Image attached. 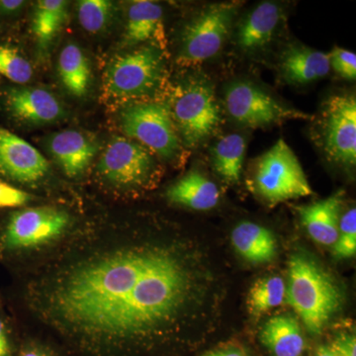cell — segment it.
Wrapping results in <instances>:
<instances>
[{
	"label": "cell",
	"instance_id": "obj_34",
	"mask_svg": "<svg viewBox=\"0 0 356 356\" xmlns=\"http://www.w3.org/2000/svg\"><path fill=\"white\" fill-rule=\"evenodd\" d=\"M10 355V346L7 337L6 327L3 322L0 320V356H9Z\"/></svg>",
	"mask_w": 356,
	"mask_h": 356
},
{
	"label": "cell",
	"instance_id": "obj_28",
	"mask_svg": "<svg viewBox=\"0 0 356 356\" xmlns=\"http://www.w3.org/2000/svg\"><path fill=\"white\" fill-rule=\"evenodd\" d=\"M356 254V210L350 208L339 220V236L334 245V257L348 259Z\"/></svg>",
	"mask_w": 356,
	"mask_h": 356
},
{
	"label": "cell",
	"instance_id": "obj_3",
	"mask_svg": "<svg viewBox=\"0 0 356 356\" xmlns=\"http://www.w3.org/2000/svg\"><path fill=\"white\" fill-rule=\"evenodd\" d=\"M252 184L273 206L313 193L298 158L283 139L257 159Z\"/></svg>",
	"mask_w": 356,
	"mask_h": 356
},
{
	"label": "cell",
	"instance_id": "obj_8",
	"mask_svg": "<svg viewBox=\"0 0 356 356\" xmlns=\"http://www.w3.org/2000/svg\"><path fill=\"white\" fill-rule=\"evenodd\" d=\"M228 113L238 125L248 128H264L291 119H308L296 110L286 108L252 83H235L227 89Z\"/></svg>",
	"mask_w": 356,
	"mask_h": 356
},
{
	"label": "cell",
	"instance_id": "obj_26",
	"mask_svg": "<svg viewBox=\"0 0 356 356\" xmlns=\"http://www.w3.org/2000/svg\"><path fill=\"white\" fill-rule=\"evenodd\" d=\"M113 4L108 0H81L77 2L81 25L91 34L102 32L111 21Z\"/></svg>",
	"mask_w": 356,
	"mask_h": 356
},
{
	"label": "cell",
	"instance_id": "obj_5",
	"mask_svg": "<svg viewBox=\"0 0 356 356\" xmlns=\"http://www.w3.org/2000/svg\"><path fill=\"white\" fill-rule=\"evenodd\" d=\"M170 111L182 142L189 147L202 144L221 125V108L214 89L202 79H194L180 86Z\"/></svg>",
	"mask_w": 356,
	"mask_h": 356
},
{
	"label": "cell",
	"instance_id": "obj_11",
	"mask_svg": "<svg viewBox=\"0 0 356 356\" xmlns=\"http://www.w3.org/2000/svg\"><path fill=\"white\" fill-rule=\"evenodd\" d=\"M323 142L329 158L339 165L356 163V100L353 95L330 98L324 110Z\"/></svg>",
	"mask_w": 356,
	"mask_h": 356
},
{
	"label": "cell",
	"instance_id": "obj_1",
	"mask_svg": "<svg viewBox=\"0 0 356 356\" xmlns=\"http://www.w3.org/2000/svg\"><path fill=\"white\" fill-rule=\"evenodd\" d=\"M202 273L177 243L86 242L30 288L40 318L88 350L113 353L170 334L202 293Z\"/></svg>",
	"mask_w": 356,
	"mask_h": 356
},
{
	"label": "cell",
	"instance_id": "obj_22",
	"mask_svg": "<svg viewBox=\"0 0 356 356\" xmlns=\"http://www.w3.org/2000/svg\"><path fill=\"white\" fill-rule=\"evenodd\" d=\"M67 6L64 0H41L35 7L31 28L41 55L49 50L67 21Z\"/></svg>",
	"mask_w": 356,
	"mask_h": 356
},
{
	"label": "cell",
	"instance_id": "obj_30",
	"mask_svg": "<svg viewBox=\"0 0 356 356\" xmlns=\"http://www.w3.org/2000/svg\"><path fill=\"white\" fill-rule=\"evenodd\" d=\"M31 194L0 181V208H17L31 201Z\"/></svg>",
	"mask_w": 356,
	"mask_h": 356
},
{
	"label": "cell",
	"instance_id": "obj_20",
	"mask_svg": "<svg viewBox=\"0 0 356 356\" xmlns=\"http://www.w3.org/2000/svg\"><path fill=\"white\" fill-rule=\"evenodd\" d=\"M281 69L288 81L305 84L327 76L331 65L327 54L304 46H291L283 55Z\"/></svg>",
	"mask_w": 356,
	"mask_h": 356
},
{
	"label": "cell",
	"instance_id": "obj_31",
	"mask_svg": "<svg viewBox=\"0 0 356 356\" xmlns=\"http://www.w3.org/2000/svg\"><path fill=\"white\" fill-rule=\"evenodd\" d=\"M329 346L337 355L356 356V339L353 334H339Z\"/></svg>",
	"mask_w": 356,
	"mask_h": 356
},
{
	"label": "cell",
	"instance_id": "obj_6",
	"mask_svg": "<svg viewBox=\"0 0 356 356\" xmlns=\"http://www.w3.org/2000/svg\"><path fill=\"white\" fill-rule=\"evenodd\" d=\"M236 11L235 2L212 4L204 8L185 26L178 64L194 67L218 55L228 38Z\"/></svg>",
	"mask_w": 356,
	"mask_h": 356
},
{
	"label": "cell",
	"instance_id": "obj_32",
	"mask_svg": "<svg viewBox=\"0 0 356 356\" xmlns=\"http://www.w3.org/2000/svg\"><path fill=\"white\" fill-rule=\"evenodd\" d=\"M203 356H248V355L241 346H229L210 351Z\"/></svg>",
	"mask_w": 356,
	"mask_h": 356
},
{
	"label": "cell",
	"instance_id": "obj_33",
	"mask_svg": "<svg viewBox=\"0 0 356 356\" xmlns=\"http://www.w3.org/2000/svg\"><path fill=\"white\" fill-rule=\"evenodd\" d=\"M24 4L21 0H2L0 1V13L10 14L19 10Z\"/></svg>",
	"mask_w": 356,
	"mask_h": 356
},
{
	"label": "cell",
	"instance_id": "obj_36",
	"mask_svg": "<svg viewBox=\"0 0 356 356\" xmlns=\"http://www.w3.org/2000/svg\"><path fill=\"white\" fill-rule=\"evenodd\" d=\"M315 356H339L330 346H321L316 350Z\"/></svg>",
	"mask_w": 356,
	"mask_h": 356
},
{
	"label": "cell",
	"instance_id": "obj_29",
	"mask_svg": "<svg viewBox=\"0 0 356 356\" xmlns=\"http://www.w3.org/2000/svg\"><path fill=\"white\" fill-rule=\"evenodd\" d=\"M330 58L331 69L337 74L348 79L355 81L356 77V55L351 51L334 47L331 53L327 54Z\"/></svg>",
	"mask_w": 356,
	"mask_h": 356
},
{
	"label": "cell",
	"instance_id": "obj_7",
	"mask_svg": "<svg viewBox=\"0 0 356 356\" xmlns=\"http://www.w3.org/2000/svg\"><path fill=\"white\" fill-rule=\"evenodd\" d=\"M121 129L131 140L163 159H173L181 149L172 111L161 103L140 102L126 107L120 115Z\"/></svg>",
	"mask_w": 356,
	"mask_h": 356
},
{
	"label": "cell",
	"instance_id": "obj_2",
	"mask_svg": "<svg viewBox=\"0 0 356 356\" xmlns=\"http://www.w3.org/2000/svg\"><path fill=\"white\" fill-rule=\"evenodd\" d=\"M286 299L307 331L318 336L341 310L343 294L332 274L304 252L288 261Z\"/></svg>",
	"mask_w": 356,
	"mask_h": 356
},
{
	"label": "cell",
	"instance_id": "obj_9",
	"mask_svg": "<svg viewBox=\"0 0 356 356\" xmlns=\"http://www.w3.org/2000/svg\"><path fill=\"white\" fill-rule=\"evenodd\" d=\"M98 173L114 186L135 188L149 181L154 170V161L149 149L139 143L115 137L100 156Z\"/></svg>",
	"mask_w": 356,
	"mask_h": 356
},
{
	"label": "cell",
	"instance_id": "obj_16",
	"mask_svg": "<svg viewBox=\"0 0 356 356\" xmlns=\"http://www.w3.org/2000/svg\"><path fill=\"white\" fill-rule=\"evenodd\" d=\"M168 201L197 211L211 210L219 204V189L197 170H191L166 191Z\"/></svg>",
	"mask_w": 356,
	"mask_h": 356
},
{
	"label": "cell",
	"instance_id": "obj_4",
	"mask_svg": "<svg viewBox=\"0 0 356 356\" xmlns=\"http://www.w3.org/2000/svg\"><path fill=\"white\" fill-rule=\"evenodd\" d=\"M163 51L143 46L112 60L104 74V92L117 99L143 97L159 88L163 76Z\"/></svg>",
	"mask_w": 356,
	"mask_h": 356
},
{
	"label": "cell",
	"instance_id": "obj_12",
	"mask_svg": "<svg viewBox=\"0 0 356 356\" xmlns=\"http://www.w3.org/2000/svg\"><path fill=\"white\" fill-rule=\"evenodd\" d=\"M48 159L31 144L10 131L0 127V175L33 184L48 175Z\"/></svg>",
	"mask_w": 356,
	"mask_h": 356
},
{
	"label": "cell",
	"instance_id": "obj_23",
	"mask_svg": "<svg viewBox=\"0 0 356 356\" xmlns=\"http://www.w3.org/2000/svg\"><path fill=\"white\" fill-rule=\"evenodd\" d=\"M58 76L67 92L81 97L88 92L91 81L88 58L76 44H69L63 49L58 58Z\"/></svg>",
	"mask_w": 356,
	"mask_h": 356
},
{
	"label": "cell",
	"instance_id": "obj_21",
	"mask_svg": "<svg viewBox=\"0 0 356 356\" xmlns=\"http://www.w3.org/2000/svg\"><path fill=\"white\" fill-rule=\"evenodd\" d=\"M163 8L156 2H133L128 9L124 43L132 46L156 40L163 44Z\"/></svg>",
	"mask_w": 356,
	"mask_h": 356
},
{
	"label": "cell",
	"instance_id": "obj_18",
	"mask_svg": "<svg viewBox=\"0 0 356 356\" xmlns=\"http://www.w3.org/2000/svg\"><path fill=\"white\" fill-rule=\"evenodd\" d=\"M231 240L236 252L252 264H266L277 255V241L273 232L255 222H240L232 232Z\"/></svg>",
	"mask_w": 356,
	"mask_h": 356
},
{
	"label": "cell",
	"instance_id": "obj_35",
	"mask_svg": "<svg viewBox=\"0 0 356 356\" xmlns=\"http://www.w3.org/2000/svg\"><path fill=\"white\" fill-rule=\"evenodd\" d=\"M20 356H54L48 350L41 348H29L23 351Z\"/></svg>",
	"mask_w": 356,
	"mask_h": 356
},
{
	"label": "cell",
	"instance_id": "obj_19",
	"mask_svg": "<svg viewBox=\"0 0 356 356\" xmlns=\"http://www.w3.org/2000/svg\"><path fill=\"white\" fill-rule=\"evenodd\" d=\"M262 344L274 356H301L305 350V339L297 318L290 315L269 318L262 327Z\"/></svg>",
	"mask_w": 356,
	"mask_h": 356
},
{
	"label": "cell",
	"instance_id": "obj_27",
	"mask_svg": "<svg viewBox=\"0 0 356 356\" xmlns=\"http://www.w3.org/2000/svg\"><path fill=\"white\" fill-rule=\"evenodd\" d=\"M0 74L13 83H27L33 76L32 65L16 49L0 44Z\"/></svg>",
	"mask_w": 356,
	"mask_h": 356
},
{
	"label": "cell",
	"instance_id": "obj_25",
	"mask_svg": "<svg viewBox=\"0 0 356 356\" xmlns=\"http://www.w3.org/2000/svg\"><path fill=\"white\" fill-rule=\"evenodd\" d=\"M286 298V284L280 276H268L255 281L248 291V313L254 318L261 317L277 308Z\"/></svg>",
	"mask_w": 356,
	"mask_h": 356
},
{
	"label": "cell",
	"instance_id": "obj_13",
	"mask_svg": "<svg viewBox=\"0 0 356 356\" xmlns=\"http://www.w3.org/2000/svg\"><path fill=\"white\" fill-rule=\"evenodd\" d=\"M6 104L13 116L33 125L51 124L64 116L57 97L44 88H11L7 92Z\"/></svg>",
	"mask_w": 356,
	"mask_h": 356
},
{
	"label": "cell",
	"instance_id": "obj_17",
	"mask_svg": "<svg viewBox=\"0 0 356 356\" xmlns=\"http://www.w3.org/2000/svg\"><path fill=\"white\" fill-rule=\"evenodd\" d=\"M280 7L273 2H262L245 18L238 32V44L245 51L264 48L273 39L281 20Z\"/></svg>",
	"mask_w": 356,
	"mask_h": 356
},
{
	"label": "cell",
	"instance_id": "obj_10",
	"mask_svg": "<svg viewBox=\"0 0 356 356\" xmlns=\"http://www.w3.org/2000/svg\"><path fill=\"white\" fill-rule=\"evenodd\" d=\"M70 216L55 207L27 208L14 213L6 233L4 245L9 250H30L54 242L65 233Z\"/></svg>",
	"mask_w": 356,
	"mask_h": 356
},
{
	"label": "cell",
	"instance_id": "obj_15",
	"mask_svg": "<svg viewBox=\"0 0 356 356\" xmlns=\"http://www.w3.org/2000/svg\"><path fill=\"white\" fill-rule=\"evenodd\" d=\"M343 197V192H337L324 200L297 208L309 235L321 245H334L337 242Z\"/></svg>",
	"mask_w": 356,
	"mask_h": 356
},
{
	"label": "cell",
	"instance_id": "obj_14",
	"mask_svg": "<svg viewBox=\"0 0 356 356\" xmlns=\"http://www.w3.org/2000/svg\"><path fill=\"white\" fill-rule=\"evenodd\" d=\"M49 151L56 163L69 177L83 175L97 153V145L88 136L76 130L54 134L48 142Z\"/></svg>",
	"mask_w": 356,
	"mask_h": 356
},
{
	"label": "cell",
	"instance_id": "obj_24",
	"mask_svg": "<svg viewBox=\"0 0 356 356\" xmlns=\"http://www.w3.org/2000/svg\"><path fill=\"white\" fill-rule=\"evenodd\" d=\"M245 151L247 142L238 134L225 136L213 147V166L218 175L229 184L240 181Z\"/></svg>",
	"mask_w": 356,
	"mask_h": 356
}]
</instances>
